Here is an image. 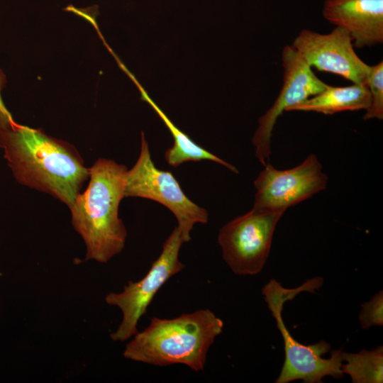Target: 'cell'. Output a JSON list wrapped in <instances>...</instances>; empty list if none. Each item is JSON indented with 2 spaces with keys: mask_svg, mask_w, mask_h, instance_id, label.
Returning a JSON list of instances; mask_svg holds the SVG:
<instances>
[{
  "mask_svg": "<svg viewBox=\"0 0 383 383\" xmlns=\"http://www.w3.org/2000/svg\"><path fill=\"white\" fill-rule=\"evenodd\" d=\"M0 148L19 184L50 194L68 208L89 178V167L74 145L39 129L14 121L0 131Z\"/></svg>",
  "mask_w": 383,
  "mask_h": 383,
  "instance_id": "6da1fadb",
  "label": "cell"
},
{
  "mask_svg": "<svg viewBox=\"0 0 383 383\" xmlns=\"http://www.w3.org/2000/svg\"><path fill=\"white\" fill-rule=\"evenodd\" d=\"M282 60L284 74L281 91L272 106L259 118L258 127L252 138L255 156L263 166L269 162L272 131L283 111L318 94L328 86L316 77L292 45L284 47Z\"/></svg>",
  "mask_w": 383,
  "mask_h": 383,
  "instance_id": "9c48e42d",
  "label": "cell"
},
{
  "mask_svg": "<svg viewBox=\"0 0 383 383\" xmlns=\"http://www.w3.org/2000/svg\"><path fill=\"white\" fill-rule=\"evenodd\" d=\"M343 373L349 374L353 383H382L383 382V348L363 350L357 353H342Z\"/></svg>",
  "mask_w": 383,
  "mask_h": 383,
  "instance_id": "5bb4252c",
  "label": "cell"
},
{
  "mask_svg": "<svg viewBox=\"0 0 383 383\" xmlns=\"http://www.w3.org/2000/svg\"><path fill=\"white\" fill-rule=\"evenodd\" d=\"M371 97L370 106L363 116L365 121L383 118V61L370 66L366 84Z\"/></svg>",
  "mask_w": 383,
  "mask_h": 383,
  "instance_id": "9a60e30c",
  "label": "cell"
},
{
  "mask_svg": "<svg viewBox=\"0 0 383 383\" xmlns=\"http://www.w3.org/2000/svg\"><path fill=\"white\" fill-rule=\"evenodd\" d=\"M370 101V93L366 85H328L321 92L289 108L287 111H313L331 115L345 111L366 110Z\"/></svg>",
  "mask_w": 383,
  "mask_h": 383,
  "instance_id": "4fadbf2b",
  "label": "cell"
},
{
  "mask_svg": "<svg viewBox=\"0 0 383 383\" xmlns=\"http://www.w3.org/2000/svg\"><path fill=\"white\" fill-rule=\"evenodd\" d=\"M352 41L350 33L340 27L328 34L305 29L292 46L311 67L338 74L353 84L366 85L370 65L357 56Z\"/></svg>",
  "mask_w": 383,
  "mask_h": 383,
  "instance_id": "30bf717a",
  "label": "cell"
},
{
  "mask_svg": "<svg viewBox=\"0 0 383 383\" xmlns=\"http://www.w3.org/2000/svg\"><path fill=\"white\" fill-rule=\"evenodd\" d=\"M322 14L331 23L345 29L355 48L383 43V0H325Z\"/></svg>",
  "mask_w": 383,
  "mask_h": 383,
  "instance_id": "8fae6325",
  "label": "cell"
},
{
  "mask_svg": "<svg viewBox=\"0 0 383 383\" xmlns=\"http://www.w3.org/2000/svg\"><path fill=\"white\" fill-rule=\"evenodd\" d=\"M6 82V76L0 69V131L9 128L14 122L12 116L6 108L1 94Z\"/></svg>",
  "mask_w": 383,
  "mask_h": 383,
  "instance_id": "e0dca14e",
  "label": "cell"
},
{
  "mask_svg": "<svg viewBox=\"0 0 383 383\" xmlns=\"http://www.w3.org/2000/svg\"><path fill=\"white\" fill-rule=\"evenodd\" d=\"M284 211L252 209L226 223L218 235L224 261L238 275H253L263 268L274 230Z\"/></svg>",
  "mask_w": 383,
  "mask_h": 383,
  "instance_id": "52a82bcc",
  "label": "cell"
},
{
  "mask_svg": "<svg viewBox=\"0 0 383 383\" xmlns=\"http://www.w3.org/2000/svg\"><path fill=\"white\" fill-rule=\"evenodd\" d=\"M322 277L308 279L301 286L287 289L275 279H270L262 289V294L268 305L277 326L284 340L285 358L277 383H287L301 379L306 383H320L326 376L340 379L343 376L341 370L342 349L333 350L330 358L323 355L329 352L331 345L325 340L306 345L295 340L287 328L282 318V309L287 301L292 300L302 292L314 293L321 287Z\"/></svg>",
  "mask_w": 383,
  "mask_h": 383,
  "instance_id": "277c9868",
  "label": "cell"
},
{
  "mask_svg": "<svg viewBox=\"0 0 383 383\" xmlns=\"http://www.w3.org/2000/svg\"><path fill=\"white\" fill-rule=\"evenodd\" d=\"M121 68L130 77L140 92L141 99L147 102L162 120L172 134L174 143L165 153L167 162L172 167H177L185 162L210 160L220 164L232 172L238 174V169L226 162L205 148L194 143L186 133L178 128L150 97L134 75L121 62H118Z\"/></svg>",
  "mask_w": 383,
  "mask_h": 383,
  "instance_id": "7c38bea8",
  "label": "cell"
},
{
  "mask_svg": "<svg viewBox=\"0 0 383 383\" xmlns=\"http://www.w3.org/2000/svg\"><path fill=\"white\" fill-rule=\"evenodd\" d=\"M127 167L99 158L89 167V184L69 207L71 222L86 246L84 260L106 263L124 248L127 230L118 216Z\"/></svg>",
  "mask_w": 383,
  "mask_h": 383,
  "instance_id": "7a4b0ae2",
  "label": "cell"
},
{
  "mask_svg": "<svg viewBox=\"0 0 383 383\" xmlns=\"http://www.w3.org/2000/svg\"><path fill=\"white\" fill-rule=\"evenodd\" d=\"M383 294L382 291L375 294L369 301L362 305L359 321L363 329L372 326L383 325Z\"/></svg>",
  "mask_w": 383,
  "mask_h": 383,
  "instance_id": "2e32d148",
  "label": "cell"
},
{
  "mask_svg": "<svg viewBox=\"0 0 383 383\" xmlns=\"http://www.w3.org/2000/svg\"><path fill=\"white\" fill-rule=\"evenodd\" d=\"M124 198L140 197L150 199L167 208L176 217L184 243L191 240L196 223H206L208 211L190 200L172 173L155 165L148 143L141 133L138 157L125 175Z\"/></svg>",
  "mask_w": 383,
  "mask_h": 383,
  "instance_id": "5b68a950",
  "label": "cell"
},
{
  "mask_svg": "<svg viewBox=\"0 0 383 383\" xmlns=\"http://www.w3.org/2000/svg\"><path fill=\"white\" fill-rule=\"evenodd\" d=\"M328 176L314 154L297 166L277 170L270 162L254 180L256 189L252 209L284 211L327 187Z\"/></svg>",
  "mask_w": 383,
  "mask_h": 383,
  "instance_id": "ba28073f",
  "label": "cell"
},
{
  "mask_svg": "<svg viewBox=\"0 0 383 383\" xmlns=\"http://www.w3.org/2000/svg\"><path fill=\"white\" fill-rule=\"evenodd\" d=\"M184 240L178 227H175L162 245L159 257L147 274L138 282H128L123 292H111L105 296L106 304L117 306L122 313L118 328L111 333L113 341L123 342L138 332V323L159 289L174 275L184 268L179 260Z\"/></svg>",
  "mask_w": 383,
  "mask_h": 383,
  "instance_id": "8992f818",
  "label": "cell"
},
{
  "mask_svg": "<svg viewBox=\"0 0 383 383\" xmlns=\"http://www.w3.org/2000/svg\"><path fill=\"white\" fill-rule=\"evenodd\" d=\"M223 328V321L207 309L174 318L153 317L149 326L126 344L123 355L155 366L182 364L195 372L202 371L209 350Z\"/></svg>",
  "mask_w": 383,
  "mask_h": 383,
  "instance_id": "3957f363",
  "label": "cell"
}]
</instances>
